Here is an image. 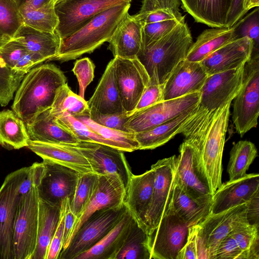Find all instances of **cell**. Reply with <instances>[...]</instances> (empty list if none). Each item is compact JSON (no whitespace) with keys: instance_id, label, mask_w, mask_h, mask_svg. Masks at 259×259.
I'll return each instance as SVG.
<instances>
[{"instance_id":"cell-36","label":"cell","mask_w":259,"mask_h":259,"mask_svg":"<svg viewBox=\"0 0 259 259\" xmlns=\"http://www.w3.org/2000/svg\"><path fill=\"white\" fill-rule=\"evenodd\" d=\"M180 4V0H142L140 10L133 16L145 24L181 19Z\"/></svg>"},{"instance_id":"cell-52","label":"cell","mask_w":259,"mask_h":259,"mask_svg":"<svg viewBox=\"0 0 259 259\" xmlns=\"http://www.w3.org/2000/svg\"><path fill=\"white\" fill-rule=\"evenodd\" d=\"M163 84L149 83L144 90L134 110L128 116L134 113L152 106L164 100Z\"/></svg>"},{"instance_id":"cell-11","label":"cell","mask_w":259,"mask_h":259,"mask_svg":"<svg viewBox=\"0 0 259 259\" xmlns=\"http://www.w3.org/2000/svg\"><path fill=\"white\" fill-rule=\"evenodd\" d=\"M132 1L62 0L55 5L59 21L55 32L61 39L67 37L101 12Z\"/></svg>"},{"instance_id":"cell-59","label":"cell","mask_w":259,"mask_h":259,"mask_svg":"<svg viewBox=\"0 0 259 259\" xmlns=\"http://www.w3.org/2000/svg\"><path fill=\"white\" fill-rule=\"evenodd\" d=\"M259 0H246L245 4V11L247 13L250 9L258 7Z\"/></svg>"},{"instance_id":"cell-61","label":"cell","mask_w":259,"mask_h":259,"mask_svg":"<svg viewBox=\"0 0 259 259\" xmlns=\"http://www.w3.org/2000/svg\"><path fill=\"white\" fill-rule=\"evenodd\" d=\"M53 3L55 5L56 4L59 3V2L62 1V0H52Z\"/></svg>"},{"instance_id":"cell-41","label":"cell","mask_w":259,"mask_h":259,"mask_svg":"<svg viewBox=\"0 0 259 259\" xmlns=\"http://www.w3.org/2000/svg\"><path fill=\"white\" fill-rule=\"evenodd\" d=\"M75 118L85 124L94 132L116 144L119 150L128 152L139 150V144L135 139V134L101 125L94 121L89 116Z\"/></svg>"},{"instance_id":"cell-39","label":"cell","mask_w":259,"mask_h":259,"mask_svg":"<svg viewBox=\"0 0 259 259\" xmlns=\"http://www.w3.org/2000/svg\"><path fill=\"white\" fill-rule=\"evenodd\" d=\"M50 111L56 117L64 113L74 117L90 115L87 101L73 93L67 83L57 91Z\"/></svg>"},{"instance_id":"cell-56","label":"cell","mask_w":259,"mask_h":259,"mask_svg":"<svg viewBox=\"0 0 259 259\" xmlns=\"http://www.w3.org/2000/svg\"><path fill=\"white\" fill-rule=\"evenodd\" d=\"M246 0H232L225 27L233 26L246 13L245 11Z\"/></svg>"},{"instance_id":"cell-38","label":"cell","mask_w":259,"mask_h":259,"mask_svg":"<svg viewBox=\"0 0 259 259\" xmlns=\"http://www.w3.org/2000/svg\"><path fill=\"white\" fill-rule=\"evenodd\" d=\"M257 154L255 145L250 141H239L234 144L230 151L227 168L229 180H235L245 176L246 171Z\"/></svg>"},{"instance_id":"cell-31","label":"cell","mask_w":259,"mask_h":259,"mask_svg":"<svg viewBox=\"0 0 259 259\" xmlns=\"http://www.w3.org/2000/svg\"><path fill=\"white\" fill-rule=\"evenodd\" d=\"M195 108L149 130L135 133L139 150L155 149L167 143L177 134L181 133L186 122Z\"/></svg>"},{"instance_id":"cell-16","label":"cell","mask_w":259,"mask_h":259,"mask_svg":"<svg viewBox=\"0 0 259 259\" xmlns=\"http://www.w3.org/2000/svg\"><path fill=\"white\" fill-rule=\"evenodd\" d=\"M179 153L175 163V183L193 198L212 202L213 195L198 166L194 147L184 141L179 147Z\"/></svg>"},{"instance_id":"cell-13","label":"cell","mask_w":259,"mask_h":259,"mask_svg":"<svg viewBox=\"0 0 259 259\" xmlns=\"http://www.w3.org/2000/svg\"><path fill=\"white\" fill-rule=\"evenodd\" d=\"M177 156L159 160L151 167L154 181L151 202L145 216V230L150 235L158 225L172 197Z\"/></svg>"},{"instance_id":"cell-50","label":"cell","mask_w":259,"mask_h":259,"mask_svg":"<svg viewBox=\"0 0 259 259\" xmlns=\"http://www.w3.org/2000/svg\"><path fill=\"white\" fill-rule=\"evenodd\" d=\"M212 259H249V256L239 248L234 238L229 234L219 243Z\"/></svg>"},{"instance_id":"cell-48","label":"cell","mask_w":259,"mask_h":259,"mask_svg":"<svg viewBox=\"0 0 259 259\" xmlns=\"http://www.w3.org/2000/svg\"><path fill=\"white\" fill-rule=\"evenodd\" d=\"M185 17L181 19L163 20L145 24L142 29V49L160 39L171 31L179 23L185 21Z\"/></svg>"},{"instance_id":"cell-33","label":"cell","mask_w":259,"mask_h":259,"mask_svg":"<svg viewBox=\"0 0 259 259\" xmlns=\"http://www.w3.org/2000/svg\"><path fill=\"white\" fill-rule=\"evenodd\" d=\"M236 38L234 26L206 29L190 46L185 59L191 62H200L222 46Z\"/></svg>"},{"instance_id":"cell-26","label":"cell","mask_w":259,"mask_h":259,"mask_svg":"<svg viewBox=\"0 0 259 259\" xmlns=\"http://www.w3.org/2000/svg\"><path fill=\"white\" fill-rule=\"evenodd\" d=\"M143 23L128 13L120 22L108 41L109 50L115 57H136L142 49Z\"/></svg>"},{"instance_id":"cell-57","label":"cell","mask_w":259,"mask_h":259,"mask_svg":"<svg viewBox=\"0 0 259 259\" xmlns=\"http://www.w3.org/2000/svg\"><path fill=\"white\" fill-rule=\"evenodd\" d=\"M70 200H68L65 210L62 249L66 248L69 243L71 235L76 220V217L70 209Z\"/></svg>"},{"instance_id":"cell-20","label":"cell","mask_w":259,"mask_h":259,"mask_svg":"<svg viewBox=\"0 0 259 259\" xmlns=\"http://www.w3.org/2000/svg\"><path fill=\"white\" fill-rule=\"evenodd\" d=\"M126 192L124 185L118 175H99L96 192L81 215L76 221L69 242L81 226L93 213L101 209L123 204Z\"/></svg>"},{"instance_id":"cell-54","label":"cell","mask_w":259,"mask_h":259,"mask_svg":"<svg viewBox=\"0 0 259 259\" xmlns=\"http://www.w3.org/2000/svg\"><path fill=\"white\" fill-rule=\"evenodd\" d=\"M128 117L126 112H124L109 114H98L90 118L101 125L117 130L127 132L124 125Z\"/></svg>"},{"instance_id":"cell-43","label":"cell","mask_w":259,"mask_h":259,"mask_svg":"<svg viewBox=\"0 0 259 259\" xmlns=\"http://www.w3.org/2000/svg\"><path fill=\"white\" fill-rule=\"evenodd\" d=\"M239 248L247 253L249 259H258V226L244 222L230 233Z\"/></svg>"},{"instance_id":"cell-23","label":"cell","mask_w":259,"mask_h":259,"mask_svg":"<svg viewBox=\"0 0 259 259\" xmlns=\"http://www.w3.org/2000/svg\"><path fill=\"white\" fill-rule=\"evenodd\" d=\"M27 147L43 160L63 165L81 174L93 172L88 161L72 145L29 140Z\"/></svg>"},{"instance_id":"cell-8","label":"cell","mask_w":259,"mask_h":259,"mask_svg":"<svg viewBox=\"0 0 259 259\" xmlns=\"http://www.w3.org/2000/svg\"><path fill=\"white\" fill-rule=\"evenodd\" d=\"M29 166L9 174L0 188V259H15L14 226L21 195L19 187Z\"/></svg>"},{"instance_id":"cell-53","label":"cell","mask_w":259,"mask_h":259,"mask_svg":"<svg viewBox=\"0 0 259 259\" xmlns=\"http://www.w3.org/2000/svg\"><path fill=\"white\" fill-rule=\"evenodd\" d=\"M69 198L63 201L61 205V218L55 233L49 245L46 259H58L63 248L64 215Z\"/></svg>"},{"instance_id":"cell-7","label":"cell","mask_w":259,"mask_h":259,"mask_svg":"<svg viewBox=\"0 0 259 259\" xmlns=\"http://www.w3.org/2000/svg\"><path fill=\"white\" fill-rule=\"evenodd\" d=\"M36 180L29 190L20 196L14 226L15 259H31L37 233L39 196Z\"/></svg>"},{"instance_id":"cell-10","label":"cell","mask_w":259,"mask_h":259,"mask_svg":"<svg viewBox=\"0 0 259 259\" xmlns=\"http://www.w3.org/2000/svg\"><path fill=\"white\" fill-rule=\"evenodd\" d=\"M189 227L174 211L171 201L157 226L148 235L150 259H176L186 242Z\"/></svg>"},{"instance_id":"cell-24","label":"cell","mask_w":259,"mask_h":259,"mask_svg":"<svg viewBox=\"0 0 259 259\" xmlns=\"http://www.w3.org/2000/svg\"><path fill=\"white\" fill-rule=\"evenodd\" d=\"M153 169L139 175L132 174L126 188L124 203L134 219L145 230V216L152 196ZM146 231V230H145Z\"/></svg>"},{"instance_id":"cell-27","label":"cell","mask_w":259,"mask_h":259,"mask_svg":"<svg viewBox=\"0 0 259 259\" xmlns=\"http://www.w3.org/2000/svg\"><path fill=\"white\" fill-rule=\"evenodd\" d=\"M29 140L46 143L75 145L79 141L67 129L59 124L50 108L25 123Z\"/></svg>"},{"instance_id":"cell-46","label":"cell","mask_w":259,"mask_h":259,"mask_svg":"<svg viewBox=\"0 0 259 259\" xmlns=\"http://www.w3.org/2000/svg\"><path fill=\"white\" fill-rule=\"evenodd\" d=\"M26 73L16 71L4 65L0 60V105L7 106Z\"/></svg>"},{"instance_id":"cell-49","label":"cell","mask_w":259,"mask_h":259,"mask_svg":"<svg viewBox=\"0 0 259 259\" xmlns=\"http://www.w3.org/2000/svg\"><path fill=\"white\" fill-rule=\"evenodd\" d=\"M28 51L22 43L12 38L1 48L0 60L4 65L15 70L16 64Z\"/></svg>"},{"instance_id":"cell-18","label":"cell","mask_w":259,"mask_h":259,"mask_svg":"<svg viewBox=\"0 0 259 259\" xmlns=\"http://www.w3.org/2000/svg\"><path fill=\"white\" fill-rule=\"evenodd\" d=\"M247 203L241 204L217 213H210L197 224L198 233L208 249L209 259H212L220 241L239 224L248 221Z\"/></svg>"},{"instance_id":"cell-34","label":"cell","mask_w":259,"mask_h":259,"mask_svg":"<svg viewBox=\"0 0 259 259\" xmlns=\"http://www.w3.org/2000/svg\"><path fill=\"white\" fill-rule=\"evenodd\" d=\"M212 203L193 198L175 182L172 207L190 226L200 224L210 213Z\"/></svg>"},{"instance_id":"cell-60","label":"cell","mask_w":259,"mask_h":259,"mask_svg":"<svg viewBox=\"0 0 259 259\" xmlns=\"http://www.w3.org/2000/svg\"><path fill=\"white\" fill-rule=\"evenodd\" d=\"M11 38L0 33V49Z\"/></svg>"},{"instance_id":"cell-14","label":"cell","mask_w":259,"mask_h":259,"mask_svg":"<svg viewBox=\"0 0 259 259\" xmlns=\"http://www.w3.org/2000/svg\"><path fill=\"white\" fill-rule=\"evenodd\" d=\"M43 171L37 184L39 198L61 207L63 201H72L80 174L63 165L43 160Z\"/></svg>"},{"instance_id":"cell-21","label":"cell","mask_w":259,"mask_h":259,"mask_svg":"<svg viewBox=\"0 0 259 259\" xmlns=\"http://www.w3.org/2000/svg\"><path fill=\"white\" fill-rule=\"evenodd\" d=\"M259 175L247 174L222 184L213 195L210 213H217L247 203L259 194Z\"/></svg>"},{"instance_id":"cell-6","label":"cell","mask_w":259,"mask_h":259,"mask_svg":"<svg viewBox=\"0 0 259 259\" xmlns=\"http://www.w3.org/2000/svg\"><path fill=\"white\" fill-rule=\"evenodd\" d=\"M127 209L121 205L100 210L93 213L79 228L58 259H74L98 243L121 220Z\"/></svg>"},{"instance_id":"cell-1","label":"cell","mask_w":259,"mask_h":259,"mask_svg":"<svg viewBox=\"0 0 259 259\" xmlns=\"http://www.w3.org/2000/svg\"><path fill=\"white\" fill-rule=\"evenodd\" d=\"M232 102L212 110L198 104L181 132L184 141L195 150L212 195L222 184V157Z\"/></svg>"},{"instance_id":"cell-25","label":"cell","mask_w":259,"mask_h":259,"mask_svg":"<svg viewBox=\"0 0 259 259\" xmlns=\"http://www.w3.org/2000/svg\"><path fill=\"white\" fill-rule=\"evenodd\" d=\"M87 104L90 118L98 114L125 112L115 83L112 60L108 64L95 92L87 101Z\"/></svg>"},{"instance_id":"cell-55","label":"cell","mask_w":259,"mask_h":259,"mask_svg":"<svg viewBox=\"0 0 259 259\" xmlns=\"http://www.w3.org/2000/svg\"><path fill=\"white\" fill-rule=\"evenodd\" d=\"M197 225L189 227L186 242L176 259H197Z\"/></svg>"},{"instance_id":"cell-35","label":"cell","mask_w":259,"mask_h":259,"mask_svg":"<svg viewBox=\"0 0 259 259\" xmlns=\"http://www.w3.org/2000/svg\"><path fill=\"white\" fill-rule=\"evenodd\" d=\"M29 140L24 122L10 109L0 111V145L8 149L28 146Z\"/></svg>"},{"instance_id":"cell-47","label":"cell","mask_w":259,"mask_h":259,"mask_svg":"<svg viewBox=\"0 0 259 259\" xmlns=\"http://www.w3.org/2000/svg\"><path fill=\"white\" fill-rule=\"evenodd\" d=\"M259 11L256 7L245 17L238 21L233 26L237 38L248 37L253 41L252 54L259 51Z\"/></svg>"},{"instance_id":"cell-58","label":"cell","mask_w":259,"mask_h":259,"mask_svg":"<svg viewBox=\"0 0 259 259\" xmlns=\"http://www.w3.org/2000/svg\"><path fill=\"white\" fill-rule=\"evenodd\" d=\"M16 1L19 8L37 9L48 4L52 0H16Z\"/></svg>"},{"instance_id":"cell-51","label":"cell","mask_w":259,"mask_h":259,"mask_svg":"<svg viewBox=\"0 0 259 259\" xmlns=\"http://www.w3.org/2000/svg\"><path fill=\"white\" fill-rule=\"evenodd\" d=\"M95 66L89 58H83L76 61L72 71L76 76L79 87V95L84 98L88 85L94 77Z\"/></svg>"},{"instance_id":"cell-37","label":"cell","mask_w":259,"mask_h":259,"mask_svg":"<svg viewBox=\"0 0 259 259\" xmlns=\"http://www.w3.org/2000/svg\"><path fill=\"white\" fill-rule=\"evenodd\" d=\"M149 235L134 219L128 234L113 259H150Z\"/></svg>"},{"instance_id":"cell-45","label":"cell","mask_w":259,"mask_h":259,"mask_svg":"<svg viewBox=\"0 0 259 259\" xmlns=\"http://www.w3.org/2000/svg\"><path fill=\"white\" fill-rule=\"evenodd\" d=\"M23 24L16 0H0V33L12 38Z\"/></svg>"},{"instance_id":"cell-17","label":"cell","mask_w":259,"mask_h":259,"mask_svg":"<svg viewBox=\"0 0 259 259\" xmlns=\"http://www.w3.org/2000/svg\"><path fill=\"white\" fill-rule=\"evenodd\" d=\"M244 66L208 75L200 91L199 104L212 110L233 101L242 85Z\"/></svg>"},{"instance_id":"cell-12","label":"cell","mask_w":259,"mask_h":259,"mask_svg":"<svg viewBox=\"0 0 259 259\" xmlns=\"http://www.w3.org/2000/svg\"><path fill=\"white\" fill-rule=\"evenodd\" d=\"M112 61L119 96L122 107L128 116L148 85L149 77L137 57L132 58L115 57Z\"/></svg>"},{"instance_id":"cell-4","label":"cell","mask_w":259,"mask_h":259,"mask_svg":"<svg viewBox=\"0 0 259 259\" xmlns=\"http://www.w3.org/2000/svg\"><path fill=\"white\" fill-rule=\"evenodd\" d=\"M130 7L131 3L123 4L103 11L70 36L61 39L58 53L51 61L74 60L108 42Z\"/></svg>"},{"instance_id":"cell-30","label":"cell","mask_w":259,"mask_h":259,"mask_svg":"<svg viewBox=\"0 0 259 259\" xmlns=\"http://www.w3.org/2000/svg\"><path fill=\"white\" fill-rule=\"evenodd\" d=\"M61 214V207L39 198L36 243L31 259H46L48 248L57 229Z\"/></svg>"},{"instance_id":"cell-29","label":"cell","mask_w":259,"mask_h":259,"mask_svg":"<svg viewBox=\"0 0 259 259\" xmlns=\"http://www.w3.org/2000/svg\"><path fill=\"white\" fill-rule=\"evenodd\" d=\"M195 20L212 28L225 27L232 0H180Z\"/></svg>"},{"instance_id":"cell-22","label":"cell","mask_w":259,"mask_h":259,"mask_svg":"<svg viewBox=\"0 0 259 259\" xmlns=\"http://www.w3.org/2000/svg\"><path fill=\"white\" fill-rule=\"evenodd\" d=\"M253 48L250 38H236L209 54L200 63L208 75L237 68L250 59Z\"/></svg>"},{"instance_id":"cell-3","label":"cell","mask_w":259,"mask_h":259,"mask_svg":"<svg viewBox=\"0 0 259 259\" xmlns=\"http://www.w3.org/2000/svg\"><path fill=\"white\" fill-rule=\"evenodd\" d=\"M193 44L185 21L160 39L141 49L137 58L146 70L149 83L163 84Z\"/></svg>"},{"instance_id":"cell-19","label":"cell","mask_w":259,"mask_h":259,"mask_svg":"<svg viewBox=\"0 0 259 259\" xmlns=\"http://www.w3.org/2000/svg\"><path fill=\"white\" fill-rule=\"evenodd\" d=\"M208 76L200 62H180L164 84V100L200 92Z\"/></svg>"},{"instance_id":"cell-44","label":"cell","mask_w":259,"mask_h":259,"mask_svg":"<svg viewBox=\"0 0 259 259\" xmlns=\"http://www.w3.org/2000/svg\"><path fill=\"white\" fill-rule=\"evenodd\" d=\"M56 118L57 122L69 130L79 141L98 143L118 149L116 144L94 132L85 124L69 113H64Z\"/></svg>"},{"instance_id":"cell-32","label":"cell","mask_w":259,"mask_h":259,"mask_svg":"<svg viewBox=\"0 0 259 259\" xmlns=\"http://www.w3.org/2000/svg\"><path fill=\"white\" fill-rule=\"evenodd\" d=\"M13 38L22 43L27 50L50 61L58 53L61 38L55 32L41 31L22 25Z\"/></svg>"},{"instance_id":"cell-9","label":"cell","mask_w":259,"mask_h":259,"mask_svg":"<svg viewBox=\"0 0 259 259\" xmlns=\"http://www.w3.org/2000/svg\"><path fill=\"white\" fill-rule=\"evenodd\" d=\"M200 98V92H196L163 100L134 113L124 126L127 132L134 134L149 130L195 108Z\"/></svg>"},{"instance_id":"cell-40","label":"cell","mask_w":259,"mask_h":259,"mask_svg":"<svg viewBox=\"0 0 259 259\" xmlns=\"http://www.w3.org/2000/svg\"><path fill=\"white\" fill-rule=\"evenodd\" d=\"M19 10L24 25L44 32H55L59 21L52 1L37 9L20 8Z\"/></svg>"},{"instance_id":"cell-2","label":"cell","mask_w":259,"mask_h":259,"mask_svg":"<svg viewBox=\"0 0 259 259\" xmlns=\"http://www.w3.org/2000/svg\"><path fill=\"white\" fill-rule=\"evenodd\" d=\"M67 83L64 73L53 64L31 68L16 90L12 110L25 123L51 108L59 89Z\"/></svg>"},{"instance_id":"cell-15","label":"cell","mask_w":259,"mask_h":259,"mask_svg":"<svg viewBox=\"0 0 259 259\" xmlns=\"http://www.w3.org/2000/svg\"><path fill=\"white\" fill-rule=\"evenodd\" d=\"M89 162L98 175H118L126 189L133 174L124 152L115 147L95 142L79 141L72 145Z\"/></svg>"},{"instance_id":"cell-42","label":"cell","mask_w":259,"mask_h":259,"mask_svg":"<svg viewBox=\"0 0 259 259\" xmlns=\"http://www.w3.org/2000/svg\"><path fill=\"white\" fill-rule=\"evenodd\" d=\"M98 182L99 175L96 174H80L73 198L70 203V209L76 217V221L80 218L91 200Z\"/></svg>"},{"instance_id":"cell-28","label":"cell","mask_w":259,"mask_h":259,"mask_svg":"<svg viewBox=\"0 0 259 259\" xmlns=\"http://www.w3.org/2000/svg\"><path fill=\"white\" fill-rule=\"evenodd\" d=\"M134 219L127 209L121 220L105 237L74 259H113L123 244Z\"/></svg>"},{"instance_id":"cell-5","label":"cell","mask_w":259,"mask_h":259,"mask_svg":"<svg viewBox=\"0 0 259 259\" xmlns=\"http://www.w3.org/2000/svg\"><path fill=\"white\" fill-rule=\"evenodd\" d=\"M232 120L243 137L257 124L259 114V53L252 54L244 66L243 82L233 99Z\"/></svg>"}]
</instances>
